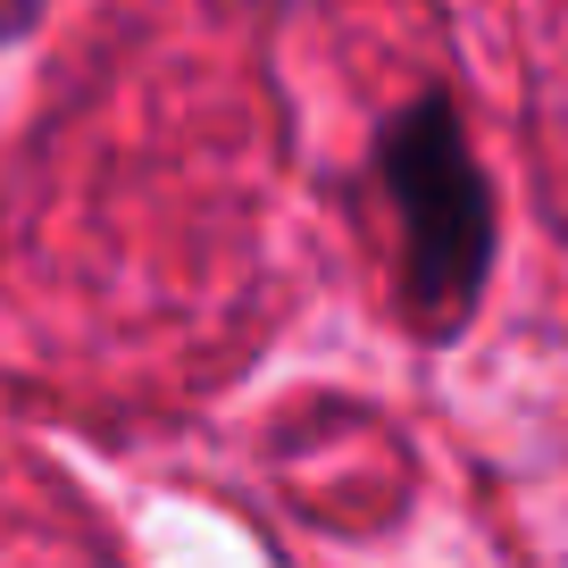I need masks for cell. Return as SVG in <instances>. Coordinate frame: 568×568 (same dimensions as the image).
<instances>
[{
  "label": "cell",
  "instance_id": "6da1fadb",
  "mask_svg": "<svg viewBox=\"0 0 568 568\" xmlns=\"http://www.w3.org/2000/svg\"><path fill=\"white\" fill-rule=\"evenodd\" d=\"M376 176H385L393 226H402V302L418 335H460L477 318L485 267H494V201L485 168L468 151L452 101H402L376 134Z\"/></svg>",
  "mask_w": 568,
  "mask_h": 568
},
{
  "label": "cell",
  "instance_id": "7a4b0ae2",
  "mask_svg": "<svg viewBox=\"0 0 568 568\" xmlns=\"http://www.w3.org/2000/svg\"><path fill=\"white\" fill-rule=\"evenodd\" d=\"M34 18H42V0H0V42H18Z\"/></svg>",
  "mask_w": 568,
  "mask_h": 568
}]
</instances>
